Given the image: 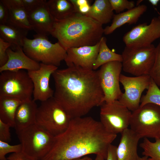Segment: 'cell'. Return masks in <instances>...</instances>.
<instances>
[{
  "instance_id": "cell-14",
  "label": "cell",
  "mask_w": 160,
  "mask_h": 160,
  "mask_svg": "<svg viewBox=\"0 0 160 160\" xmlns=\"http://www.w3.org/2000/svg\"><path fill=\"white\" fill-rule=\"evenodd\" d=\"M58 67L40 63L39 68L27 71L33 84V100L41 102L54 96V92L49 85L50 78Z\"/></svg>"
},
{
  "instance_id": "cell-26",
  "label": "cell",
  "mask_w": 160,
  "mask_h": 160,
  "mask_svg": "<svg viewBox=\"0 0 160 160\" xmlns=\"http://www.w3.org/2000/svg\"><path fill=\"white\" fill-rule=\"evenodd\" d=\"M7 24L23 29L33 30L28 18V12L23 7L9 9Z\"/></svg>"
},
{
  "instance_id": "cell-6",
  "label": "cell",
  "mask_w": 160,
  "mask_h": 160,
  "mask_svg": "<svg viewBox=\"0 0 160 160\" xmlns=\"http://www.w3.org/2000/svg\"><path fill=\"white\" fill-rule=\"evenodd\" d=\"M22 151L37 160H41L53 145L55 137L36 123L16 131Z\"/></svg>"
},
{
  "instance_id": "cell-5",
  "label": "cell",
  "mask_w": 160,
  "mask_h": 160,
  "mask_svg": "<svg viewBox=\"0 0 160 160\" xmlns=\"http://www.w3.org/2000/svg\"><path fill=\"white\" fill-rule=\"evenodd\" d=\"M72 118L54 97L41 102L38 107L36 124L56 137L68 128Z\"/></svg>"
},
{
  "instance_id": "cell-10",
  "label": "cell",
  "mask_w": 160,
  "mask_h": 160,
  "mask_svg": "<svg viewBox=\"0 0 160 160\" xmlns=\"http://www.w3.org/2000/svg\"><path fill=\"white\" fill-rule=\"evenodd\" d=\"M100 106V121L108 132L117 135L128 128L132 112L118 100Z\"/></svg>"
},
{
  "instance_id": "cell-34",
  "label": "cell",
  "mask_w": 160,
  "mask_h": 160,
  "mask_svg": "<svg viewBox=\"0 0 160 160\" xmlns=\"http://www.w3.org/2000/svg\"><path fill=\"white\" fill-rule=\"evenodd\" d=\"M23 8L28 12L45 5L46 0H23Z\"/></svg>"
},
{
  "instance_id": "cell-16",
  "label": "cell",
  "mask_w": 160,
  "mask_h": 160,
  "mask_svg": "<svg viewBox=\"0 0 160 160\" xmlns=\"http://www.w3.org/2000/svg\"><path fill=\"white\" fill-rule=\"evenodd\" d=\"M13 50L9 48L7 52L8 60L0 67V72L5 71H16L20 70L33 71L39 69L40 63L32 59L24 52L22 47H17Z\"/></svg>"
},
{
  "instance_id": "cell-25",
  "label": "cell",
  "mask_w": 160,
  "mask_h": 160,
  "mask_svg": "<svg viewBox=\"0 0 160 160\" xmlns=\"http://www.w3.org/2000/svg\"><path fill=\"white\" fill-rule=\"evenodd\" d=\"M106 40V38L103 36L100 40L99 51L94 64L93 70H96L99 67L110 62L122 61L121 55L111 50L107 44Z\"/></svg>"
},
{
  "instance_id": "cell-24",
  "label": "cell",
  "mask_w": 160,
  "mask_h": 160,
  "mask_svg": "<svg viewBox=\"0 0 160 160\" xmlns=\"http://www.w3.org/2000/svg\"><path fill=\"white\" fill-rule=\"evenodd\" d=\"M46 5L54 19H64L76 12L69 0H49Z\"/></svg>"
},
{
  "instance_id": "cell-9",
  "label": "cell",
  "mask_w": 160,
  "mask_h": 160,
  "mask_svg": "<svg viewBox=\"0 0 160 160\" xmlns=\"http://www.w3.org/2000/svg\"><path fill=\"white\" fill-rule=\"evenodd\" d=\"M155 55L156 47L153 44L143 47L125 46L121 55L122 69L136 76L149 75Z\"/></svg>"
},
{
  "instance_id": "cell-13",
  "label": "cell",
  "mask_w": 160,
  "mask_h": 160,
  "mask_svg": "<svg viewBox=\"0 0 160 160\" xmlns=\"http://www.w3.org/2000/svg\"><path fill=\"white\" fill-rule=\"evenodd\" d=\"M160 38V23L158 17H153L150 23H145L133 27L123 37L126 47H143L149 46Z\"/></svg>"
},
{
  "instance_id": "cell-8",
  "label": "cell",
  "mask_w": 160,
  "mask_h": 160,
  "mask_svg": "<svg viewBox=\"0 0 160 160\" xmlns=\"http://www.w3.org/2000/svg\"><path fill=\"white\" fill-rule=\"evenodd\" d=\"M0 73V96L12 97L23 102L32 100L33 86L27 71L20 70Z\"/></svg>"
},
{
  "instance_id": "cell-17",
  "label": "cell",
  "mask_w": 160,
  "mask_h": 160,
  "mask_svg": "<svg viewBox=\"0 0 160 160\" xmlns=\"http://www.w3.org/2000/svg\"><path fill=\"white\" fill-rule=\"evenodd\" d=\"M121 134L116 149L117 160H137L140 157L137 153V147L140 138L129 128Z\"/></svg>"
},
{
  "instance_id": "cell-20",
  "label": "cell",
  "mask_w": 160,
  "mask_h": 160,
  "mask_svg": "<svg viewBox=\"0 0 160 160\" xmlns=\"http://www.w3.org/2000/svg\"><path fill=\"white\" fill-rule=\"evenodd\" d=\"M147 9L146 5L141 4L125 12L114 14L111 25L104 28V34L109 35L125 24L131 25L136 23Z\"/></svg>"
},
{
  "instance_id": "cell-21",
  "label": "cell",
  "mask_w": 160,
  "mask_h": 160,
  "mask_svg": "<svg viewBox=\"0 0 160 160\" xmlns=\"http://www.w3.org/2000/svg\"><path fill=\"white\" fill-rule=\"evenodd\" d=\"M109 0H95L86 16L103 25L110 22L114 15Z\"/></svg>"
},
{
  "instance_id": "cell-44",
  "label": "cell",
  "mask_w": 160,
  "mask_h": 160,
  "mask_svg": "<svg viewBox=\"0 0 160 160\" xmlns=\"http://www.w3.org/2000/svg\"><path fill=\"white\" fill-rule=\"evenodd\" d=\"M143 1L142 0H139L137 1L136 5L137 6L140 5V4Z\"/></svg>"
},
{
  "instance_id": "cell-2",
  "label": "cell",
  "mask_w": 160,
  "mask_h": 160,
  "mask_svg": "<svg viewBox=\"0 0 160 160\" xmlns=\"http://www.w3.org/2000/svg\"><path fill=\"white\" fill-rule=\"evenodd\" d=\"M54 97L72 119L83 117L104 103L97 71L75 67L57 69L52 74Z\"/></svg>"
},
{
  "instance_id": "cell-1",
  "label": "cell",
  "mask_w": 160,
  "mask_h": 160,
  "mask_svg": "<svg viewBox=\"0 0 160 160\" xmlns=\"http://www.w3.org/2000/svg\"><path fill=\"white\" fill-rule=\"evenodd\" d=\"M116 136L91 117L73 118L66 130L55 137L52 148L41 160H73L90 154L106 159L108 148Z\"/></svg>"
},
{
  "instance_id": "cell-31",
  "label": "cell",
  "mask_w": 160,
  "mask_h": 160,
  "mask_svg": "<svg viewBox=\"0 0 160 160\" xmlns=\"http://www.w3.org/2000/svg\"><path fill=\"white\" fill-rule=\"evenodd\" d=\"M113 11L118 14L125 9L128 10L135 7V3L133 1L127 0H109Z\"/></svg>"
},
{
  "instance_id": "cell-30",
  "label": "cell",
  "mask_w": 160,
  "mask_h": 160,
  "mask_svg": "<svg viewBox=\"0 0 160 160\" xmlns=\"http://www.w3.org/2000/svg\"><path fill=\"white\" fill-rule=\"evenodd\" d=\"M21 151H22V148L20 143L12 145L7 142L0 140V160H7L6 155L8 153Z\"/></svg>"
},
{
  "instance_id": "cell-28",
  "label": "cell",
  "mask_w": 160,
  "mask_h": 160,
  "mask_svg": "<svg viewBox=\"0 0 160 160\" xmlns=\"http://www.w3.org/2000/svg\"><path fill=\"white\" fill-rule=\"evenodd\" d=\"M151 79L146 94L141 98L139 107L148 103H153L160 107V89Z\"/></svg>"
},
{
  "instance_id": "cell-42",
  "label": "cell",
  "mask_w": 160,
  "mask_h": 160,
  "mask_svg": "<svg viewBox=\"0 0 160 160\" xmlns=\"http://www.w3.org/2000/svg\"><path fill=\"white\" fill-rule=\"evenodd\" d=\"M73 160H92V159L87 156Z\"/></svg>"
},
{
  "instance_id": "cell-35",
  "label": "cell",
  "mask_w": 160,
  "mask_h": 160,
  "mask_svg": "<svg viewBox=\"0 0 160 160\" xmlns=\"http://www.w3.org/2000/svg\"><path fill=\"white\" fill-rule=\"evenodd\" d=\"M11 127L10 125L0 120V140L7 143L10 140Z\"/></svg>"
},
{
  "instance_id": "cell-29",
  "label": "cell",
  "mask_w": 160,
  "mask_h": 160,
  "mask_svg": "<svg viewBox=\"0 0 160 160\" xmlns=\"http://www.w3.org/2000/svg\"><path fill=\"white\" fill-rule=\"evenodd\" d=\"M149 75L157 86H160V42L156 47L155 61Z\"/></svg>"
},
{
  "instance_id": "cell-18",
  "label": "cell",
  "mask_w": 160,
  "mask_h": 160,
  "mask_svg": "<svg viewBox=\"0 0 160 160\" xmlns=\"http://www.w3.org/2000/svg\"><path fill=\"white\" fill-rule=\"evenodd\" d=\"M46 4L28 12V14L33 30L36 34L47 36L51 34L55 19Z\"/></svg>"
},
{
  "instance_id": "cell-41",
  "label": "cell",
  "mask_w": 160,
  "mask_h": 160,
  "mask_svg": "<svg viewBox=\"0 0 160 160\" xmlns=\"http://www.w3.org/2000/svg\"><path fill=\"white\" fill-rule=\"evenodd\" d=\"M94 160H106V159L103 156L100 155H96Z\"/></svg>"
},
{
  "instance_id": "cell-19",
  "label": "cell",
  "mask_w": 160,
  "mask_h": 160,
  "mask_svg": "<svg viewBox=\"0 0 160 160\" xmlns=\"http://www.w3.org/2000/svg\"><path fill=\"white\" fill-rule=\"evenodd\" d=\"M38 107L36 101L31 100L22 102L16 110L15 117V131L20 130L36 123Z\"/></svg>"
},
{
  "instance_id": "cell-27",
  "label": "cell",
  "mask_w": 160,
  "mask_h": 160,
  "mask_svg": "<svg viewBox=\"0 0 160 160\" xmlns=\"http://www.w3.org/2000/svg\"><path fill=\"white\" fill-rule=\"evenodd\" d=\"M140 146L143 150V155L151 160H160V139L152 142L148 138H144Z\"/></svg>"
},
{
  "instance_id": "cell-22",
  "label": "cell",
  "mask_w": 160,
  "mask_h": 160,
  "mask_svg": "<svg viewBox=\"0 0 160 160\" xmlns=\"http://www.w3.org/2000/svg\"><path fill=\"white\" fill-rule=\"evenodd\" d=\"M22 102L15 98L0 96V120L14 128L15 113Z\"/></svg>"
},
{
  "instance_id": "cell-7",
  "label": "cell",
  "mask_w": 160,
  "mask_h": 160,
  "mask_svg": "<svg viewBox=\"0 0 160 160\" xmlns=\"http://www.w3.org/2000/svg\"><path fill=\"white\" fill-rule=\"evenodd\" d=\"M130 129L140 138L160 139V107L148 103L132 111Z\"/></svg>"
},
{
  "instance_id": "cell-37",
  "label": "cell",
  "mask_w": 160,
  "mask_h": 160,
  "mask_svg": "<svg viewBox=\"0 0 160 160\" xmlns=\"http://www.w3.org/2000/svg\"><path fill=\"white\" fill-rule=\"evenodd\" d=\"M7 160H37L23 151L12 153L7 158Z\"/></svg>"
},
{
  "instance_id": "cell-43",
  "label": "cell",
  "mask_w": 160,
  "mask_h": 160,
  "mask_svg": "<svg viewBox=\"0 0 160 160\" xmlns=\"http://www.w3.org/2000/svg\"><path fill=\"white\" fill-rule=\"evenodd\" d=\"M137 160H151L148 157L146 156H144L140 158Z\"/></svg>"
},
{
  "instance_id": "cell-12",
  "label": "cell",
  "mask_w": 160,
  "mask_h": 160,
  "mask_svg": "<svg viewBox=\"0 0 160 160\" xmlns=\"http://www.w3.org/2000/svg\"><path fill=\"white\" fill-rule=\"evenodd\" d=\"M151 80L149 74L129 77L121 74L119 81L124 92L118 100L131 111L136 110L140 106L142 93L148 89Z\"/></svg>"
},
{
  "instance_id": "cell-36",
  "label": "cell",
  "mask_w": 160,
  "mask_h": 160,
  "mask_svg": "<svg viewBox=\"0 0 160 160\" xmlns=\"http://www.w3.org/2000/svg\"><path fill=\"white\" fill-rule=\"evenodd\" d=\"M9 14V9L0 0V25H4L7 23Z\"/></svg>"
},
{
  "instance_id": "cell-32",
  "label": "cell",
  "mask_w": 160,
  "mask_h": 160,
  "mask_svg": "<svg viewBox=\"0 0 160 160\" xmlns=\"http://www.w3.org/2000/svg\"><path fill=\"white\" fill-rule=\"evenodd\" d=\"M73 5L76 12L86 15L89 12L91 5V1L88 0H69Z\"/></svg>"
},
{
  "instance_id": "cell-40",
  "label": "cell",
  "mask_w": 160,
  "mask_h": 160,
  "mask_svg": "<svg viewBox=\"0 0 160 160\" xmlns=\"http://www.w3.org/2000/svg\"><path fill=\"white\" fill-rule=\"evenodd\" d=\"M148 2L153 6H156L160 1V0H149Z\"/></svg>"
},
{
  "instance_id": "cell-15",
  "label": "cell",
  "mask_w": 160,
  "mask_h": 160,
  "mask_svg": "<svg viewBox=\"0 0 160 160\" xmlns=\"http://www.w3.org/2000/svg\"><path fill=\"white\" fill-rule=\"evenodd\" d=\"M100 41L93 46L71 48L67 49L64 60L68 67L93 70L99 51Z\"/></svg>"
},
{
  "instance_id": "cell-38",
  "label": "cell",
  "mask_w": 160,
  "mask_h": 160,
  "mask_svg": "<svg viewBox=\"0 0 160 160\" xmlns=\"http://www.w3.org/2000/svg\"><path fill=\"white\" fill-rule=\"evenodd\" d=\"M9 9L17 7H23V0H0Z\"/></svg>"
},
{
  "instance_id": "cell-45",
  "label": "cell",
  "mask_w": 160,
  "mask_h": 160,
  "mask_svg": "<svg viewBox=\"0 0 160 160\" xmlns=\"http://www.w3.org/2000/svg\"><path fill=\"white\" fill-rule=\"evenodd\" d=\"M158 18L159 19V22H160V14L159 15V16L158 17Z\"/></svg>"
},
{
  "instance_id": "cell-11",
  "label": "cell",
  "mask_w": 160,
  "mask_h": 160,
  "mask_svg": "<svg viewBox=\"0 0 160 160\" xmlns=\"http://www.w3.org/2000/svg\"><path fill=\"white\" fill-rule=\"evenodd\" d=\"M122 69L121 62L114 61L106 63L97 71L104 94L103 102L108 103L118 100L122 95L119 78Z\"/></svg>"
},
{
  "instance_id": "cell-39",
  "label": "cell",
  "mask_w": 160,
  "mask_h": 160,
  "mask_svg": "<svg viewBox=\"0 0 160 160\" xmlns=\"http://www.w3.org/2000/svg\"><path fill=\"white\" fill-rule=\"evenodd\" d=\"M117 147L111 144L109 146L106 160H117L116 149Z\"/></svg>"
},
{
  "instance_id": "cell-4",
  "label": "cell",
  "mask_w": 160,
  "mask_h": 160,
  "mask_svg": "<svg viewBox=\"0 0 160 160\" xmlns=\"http://www.w3.org/2000/svg\"><path fill=\"white\" fill-rule=\"evenodd\" d=\"M22 48L28 56L36 61L57 67L64 60L66 53L58 41L52 43L47 36L37 34L34 35L32 39L26 37Z\"/></svg>"
},
{
  "instance_id": "cell-33",
  "label": "cell",
  "mask_w": 160,
  "mask_h": 160,
  "mask_svg": "<svg viewBox=\"0 0 160 160\" xmlns=\"http://www.w3.org/2000/svg\"><path fill=\"white\" fill-rule=\"evenodd\" d=\"M9 43L5 41L0 37V67L4 65L8 60L7 49L12 46Z\"/></svg>"
},
{
  "instance_id": "cell-3",
  "label": "cell",
  "mask_w": 160,
  "mask_h": 160,
  "mask_svg": "<svg viewBox=\"0 0 160 160\" xmlns=\"http://www.w3.org/2000/svg\"><path fill=\"white\" fill-rule=\"evenodd\" d=\"M103 34L102 25L77 12L64 19H55L51 33L66 50L71 48L94 45L100 41Z\"/></svg>"
},
{
  "instance_id": "cell-23",
  "label": "cell",
  "mask_w": 160,
  "mask_h": 160,
  "mask_svg": "<svg viewBox=\"0 0 160 160\" xmlns=\"http://www.w3.org/2000/svg\"><path fill=\"white\" fill-rule=\"evenodd\" d=\"M28 31L8 24L0 25V37L10 43L14 48L22 47Z\"/></svg>"
}]
</instances>
